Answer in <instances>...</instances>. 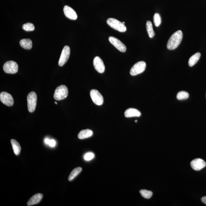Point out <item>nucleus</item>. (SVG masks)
<instances>
[{"label": "nucleus", "mask_w": 206, "mask_h": 206, "mask_svg": "<svg viewBox=\"0 0 206 206\" xmlns=\"http://www.w3.org/2000/svg\"><path fill=\"white\" fill-rule=\"evenodd\" d=\"M183 37V32L181 30H178L174 33L168 40L167 48L170 50L176 49L181 43Z\"/></svg>", "instance_id": "f257e3e1"}, {"label": "nucleus", "mask_w": 206, "mask_h": 206, "mask_svg": "<svg viewBox=\"0 0 206 206\" xmlns=\"http://www.w3.org/2000/svg\"><path fill=\"white\" fill-rule=\"evenodd\" d=\"M107 23L111 28L119 32H124L126 31V27L124 24L115 18H108L107 20Z\"/></svg>", "instance_id": "f03ea898"}, {"label": "nucleus", "mask_w": 206, "mask_h": 206, "mask_svg": "<svg viewBox=\"0 0 206 206\" xmlns=\"http://www.w3.org/2000/svg\"><path fill=\"white\" fill-rule=\"evenodd\" d=\"M68 90L67 86L61 85L57 87L54 92V99L59 101L65 99L68 95Z\"/></svg>", "instance_id": "7ed1b4c3"}, {"label": "nucleus", "mask_w": 206, "mask_h": 206, "mask_svg": "<svg viewBox=\"0 0 206 206\" xmlns=\"http://www.w3.org/2000/svg\"><path fill=\"white\" fill-rule=\"evenodd\" d=\"M37 97L36 93L31 92L27 96V105L28 111L32 113L35 111L37 104Z\"/></svg>", "instance_id": "20e7f679"}, {"label": "nucleus", "mask_w": 206, "mask_h": 206, "mask_svg": "<svg viewBox=\"0 0 206 206\" xmlns=\"http://www.w3.org/2000/svg\"><path fill=\"white\" fill-rule=\"evenodd\" d=\"M146 67V64L144 61H140L136 63L132 67L130 74L132 76H136L144 72Z\"/></svg>", "instance_id": "39448f33"}, {"label": "nucleus", "mask_w": 206, "mask_h": 206, "mask_svg": "<svg viewBox=\"0 0 206 206\" xmlns=\"http://www.w3.org/2000/svg\"><path fill=\"white\" fill-rule=\"evenodd\" d=\"M4 71L7 73L15 74L18 71V64L14 61H7L3 65Z\"/></svg>", "instance_id": "423d86ee"}, {"label": "nucleus", "mask_w": 206, "mask_h": 206, "mask_svg": "<svg viewBox=\"0 0 206 206\" xmlns=\"http://www.w3.org/2000/svg\"><path fill=\"white\" fill-rule=\"evenodd\" d=\"M90 96L94 104L97 105H102L104 103V98L101 94L96 89H92L90 91Z\"/></svg>", "instance_id": "0eeeda50"}, {"label": "nucleus", "mask_w": 206, "mask_h": 206, "mask_svg": "<svg viewBox=\"0 0 206 206\" xmlns=\"http://www.w3.org/2000/svg\"><path fill=\"white\" fill-rule=\"evenodd\" d=\"M70 54V49L68 46H65L61 52V57H60L58 65L62 67L68 61Z\"/></svg>", "instance_id": "6e6552de"}, {"label": "nucleus", "mask_w": 206, "mask_h": 206, "mask_svg": "<svg viewBox=\"0 0 206 206\" xmlns=\"http://www.w3.org/2000/svg\"><path fill=\"white\" fill-rule=\"evenodd\" d=\"M0 100L3 104L8 106H11L14 104V100L12 95L5 92L1 93Z\"/></svg>", "instance_id": "1a4fd4ad"}, {"label": "nucleus", "mask_w": 206, "mask_h": 206, "mask_svg": "<svg viewBox=\"0 0 206 206\" xmlns=\"http://www.w3.org/2000/svg\"><path fill=\"white\" fill-rule=\"evenodd\" d=\"M108 40L115 48L121 52H125L126 51L125 45L118 39L114 37L110 36L109 37Z\"/></svg>", "instance_id": "9d476101"}, {"label": "nucleus", "mask_w": 206, "mask_h": 206, "mask_svg": "<svg viewBox=\"0 0 206 206\" xmlns=\"http://www.w3.org/2000/svg\"><path fill=\"white\" fill-rule=\"evenodd\" d=\"M191 165L193 170L200 171L206 167V164L204 160L201 158H196L191 161Z\"/></svg>", "instance_id": "9b49d317"}, {"label": "nucleus", "mask_w": 206, "mask_h": 206, "mask_svg": "<svg viewBox=\"0 0 206 206\" xmlns=\"http://www.w3.org/2000/svg\"><path fill=\"white\" fill-rule=\"evenodd\" d=\"M93 65L97 72L102 73L105 70V66L102 60L100 57L97 56L93 60Z\"/></svg>", "instance_id": "f8f14e48"}, {"label": "nucleus", "mask_w": 206, "mask_h": 206, "mask_svg": "<svg viewBox=\"0 0 206 206\" xmlns=\"http://www.w3.org/2000/svg\"><path fill=\"white\" fill-rule=\"evenodd\" d=\"M64 11L66 17L69 19L76 20L78 18L76 12L71 7L65 5L64 7Z\"/></svg>", "instance_id": "ddd939ff"}, {"label": "nucleus", "mask_w": 206, "mask_h": 206, "mask_svg": "<svg viewBox=\"0 0 206 206\" xmlns=\"http://www.w3.org/2000/svg\"><path fill=\"white\" fill-rule=\"evenodd\" d=\"M141 113L138 110L134 108H130L126 110L124 112V116L126 118L141 116Z\"/></svg>", "instance_id": "4468645a"}, {"label": "nucleus", "mask_w": 206, "mask_h": 206, "mask_svg": "<svg viewBox=\"0 0 206 206\" xmlns=\"http://www.w3.org/2000/svg\"><path fill=\"white\" fill-rule=\"evenodd\" d=\"M42 197L43 194L41 193L34 195L28 200L27 204V205L30 206L38 204L42 200Z\"/></svg>", "instance_id": "2eb2a0df"}, {"label": "nucleus", "mask_w": 206, "mask_h": 206, "mask_svg": "<svg viewBox=\"0 0 206 206\" xmlns=\"http://www.w3.org/2000/svg\"><path fill=\"white\" fill-rule=\"evenodd\" d=\"M20 45L24 49H31L32 47V42L30 39H24L20 42Z\"/></svg>", "instance_id": "dca6fc26"}, {"label": "nucleus", "mask_w": 206, "mask_h": 206, "mask_svg": "<svg viewBox=\"0 0 206 206\" xmlns=\"http://www.w3.org/2000/svg\"><path fill=\"white\" fill-rule=\"evenodd\" d=\"M93 132L92 130L87 129L81 131L78 134V137L80 139H85L92 136Z\"/></svg>", "instance_id": "f3484780"}, {"label": "nucleus", "mask_w": 206, "mask_h": 206, "mask_svg": "<svg viewBox=\"0 0 206 206\" xmlns=\"http://www.w3.org/2000/svg\"><path fill=\"white\" fill-rule=\"evenodd\" d=\"M200 56L201 54L199 52H197L192 56L189 60V65L192 67L195 65L199 60Z\"/></svg>", "instance_id": "a211bd4d"}, {"label": "nucleus", "mask_w": 206, "mask_h": 206, "mask_svg": "<svg viewBox=\"0 0 206 206\" xmlns=\"http://www.w3.org/2000/svg\"><path fill=\"white\" fill-rule=\"evenodd\" d=\"M11 142L14 153L16 155H19L21 150V147L19 143L14 139H11Z\"/></svg>", "instance_id": "6ab92c4d"}, {"label": "nucleus", "mask_w": 206, "mask_h": 206, "mask_svg": "<svg viewBox=\"0 0 206 206\" xmlns=\"http://www.w3.org/2000/svg\"><path fill=\"white\" fill-rule=\"evenodd\" d=\"M146 26L148 36L151 38H154V35H155V33L153 30L152 23L151 21H147Z\"/></svg>", "instance_id": "aec40b11"}, {"label": "nucleus", "mask_w": 206, "mask_h": 206, "mask_svg": "<svg viewBox=\"0 0 206 206\" xmlns=\"http://www.w3.org/2000/svg\"><path fill=\"white\" fill-rule=\"evenodd\" d=\"M82 171V168L81 167H77L72 170L70 174L68 177L69 181H72Z\"/></svg>", "instance_id": "412c9836"}, {"label": "nucleus", "mask_w": 206, "mask_h": 206, "mask_svg": "<svg viewBox=\"0 0 206 206\" xmlns=\"http://www.w3.org/2000/svg\"><path fill=\"white\" fill-rule=\"evenodd\" d=\"M189 94L188 92L184 91H180L177 95V99L179 100H185L188 98Z\"/></svg>", "instance_id": "4be33fe9"}, {"label": "nucleus", "mask_w": 206, "mask_h": 206, "mask_svg": "<svg viewBox=\"0 0 206 206\" xmlns=\"http://www.w3.org/2000/svg\"><path fill=\"white\" fill-rule=\"evenodd\" d=\"M140 193L143 197L147 199L151 198L153 194L152 192L144 189L141 190Z\"/></svg>", "instance_id": "5701e85b"}, {"label": "nucleus", "mask_w": 206, "mask_h": 206, "mask_svg": "<svg viewBox=\"0 0 206 206\" xmlns=\"http://www.w3.org/2000/svg\"><path fill=\"white\" fill-rule=\"evenodd\" d=\"M22 28L24 30L27 31H31L35 29L33 24L30 23H26L23 25Z\"/></svg>", "instance_id": "b1692460"}, {"label": "nucleus", "mask_w": 206, "mask_h": 206, "mask_svg": "<svg viewBox=\"0 0 206 206\" xmlns=\"http://www.w3.org/2000/svg\"><path fill=\"white\" fill-rule=\"evenodd\" d=\"M161 18L160 14L155 13L154 16V25L156 27L159 26L161 23Z\"/></svg>", "instance_id": "393cba45"}, {"label": "nucleus", "mask_w": 206, "mask_h": 206, "mask_svg": "<svg viewBox=\"0 0 206 206\" xmlns=\"http://www.w3.org/2000/svg\"><path fill=\"white\" fill-rule=\"evenodd\" d=\"M94 154L93 153L89 152L86 154L84 156V160L86 161H90L94 158Z\"/></svg>", "instance_id": "a878e982"}, {"label": "nucleus", "mask_w": 206, "mask_h": 206, "mask_svg": "<svg viewBox=\"0 0 206 206\" xmlns=\"http://www.w3.org/2000/svg\"><path fill=\"white\" fill-rule=\"evenodd\" d=\"M48 145L51 147H54L56 145V142L54 139L50 140Z\"/></svg>", "instance_id": "bb28decb"}, {"label": "nucleus", "mask_w": 206, "mask_h": 206, "mask_svg": "<svg viewBox=\"0 0 206 206\" xmlns=\"http://www.w3.org/2000/svg\"><path fill=\"white\" fill-rule=\"evenodd\" d=\"M201 200L203 203L206 204V196L203 197L201 199Z\"/></svg>", "instance_id": "cd10ccee"}, {"label": "nucleus", "mask_w": 206, "mask_h": 206, "mask_svg": "<svg viewBox=\"0 0 206 206\" xmlns=\"http://www.w3.org/2000/svg\"><path fill=\"white\" fill-rule=\"evenodd\" d=\"M50 140V139H49L48 138H45V139H44V142H45L46 144H48H48H49Z\"/></svg>", "instance_id": "c85d7f7f"}, {"label": "nucleus", "mask_w": 206, "mask_h": 206, "mask_svg": "<svg viewBox=\"0 0 206 206\" xmlns=\"http://www.w3.org/2000/svg\"><path fill=\"white\" fill-rule=\"evenodd\" d=\"M135 122H136V123H137V120H135Z\"/></svg>", "instance_id": "c756f323"}, {"label": "nucleus", "mask_w": 206, "mask_h": 206, "mask_svg": "<svg viewBox=\"0 0 206 206\" xmlns=\"http://www.w3.org/2000/svg\"><path fill=\"white\" fill-rule=\"evenodd\" d=\"M55 103L56 104H57V102H56V101H55Z\"/></svg>", "instance_id": "7c9ffc66"}, {"label": "nucleus", "mask_w": 206, "mask_h": 206, "mask_svg": "<svg viewBox=\"0 0 206 206\" xmlns=\"http://www.w3.org/2000/svg\"><path fill=\"white\" fill-rule=\"evenodd\" d=\"M122 23H123V24H125V22H123Z\"/></svg>", "instance_id": "2f4dec72"}]
</instances>
